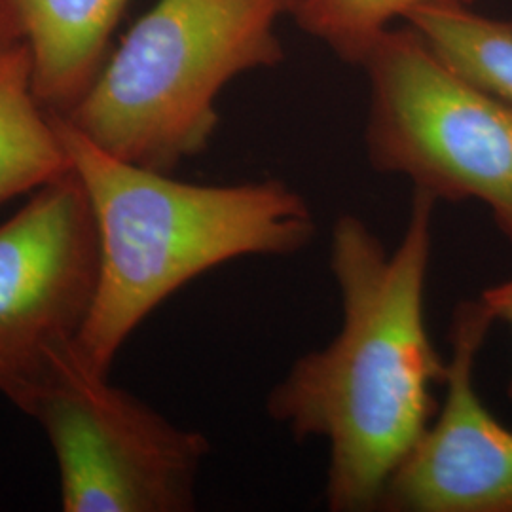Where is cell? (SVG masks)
Here are the masks:
<instances>
[{
  "label": "cell",
  "mask_w": 512,
  "mask_h": 512,
  "mask_svg": "<svg viewBox=\"0 0 512 512\" xmlns=\"http://www.w3.org/2000/svg\"><path fill=\"white\" fill-rule=\"evenodd\" d=\"M435 205L414 190L395 251L357 215L334 220L330 270L342 327L329 346L296 359L268 395V416L294 439L329 444V511H380L393 471L439 410L448 357L425 319Z\"/></svg>",
  "instance_id": "1"
},
{
  "label": "cell",
  "mask_w": 512,
  "mask_h": 512,
  "mask_svg": "<svg viewBox=\"0 0 512 512\" xmlns=\"http://www.w3.org/2000/svg\"><path fill=\"white\" fill-rule=\"evenodd\" d=\"M92 205L99 285L74 340L82 363L109 376L131 332L169 296L241 256L294 255L317 224L287 183L194 184L128 164L52 112Z\"/></svg>",
  "instance_id": "2"
},
{
  "label": "cell",
  "mask_w": 512,
  "mask_h": 512,
  "mask_svg": "<svg viewBox=\"0 0 512 512\" xmlns=\"http://www.w3.org/2000/svg\"><path fill=\"white\" fill-rule=\"evenodd\" d=\"M289 0H158L65 116L95 147L162 173L200 156L217 99L239 74L283 59Z\"/></svg>",
  "instance_id": "3"
},
{
  "label": "cell",
  "mask_w": 512,
  "mask_h": 512,
  "mask_svg": "<svg viewBox=\"0 0 512 512\" xmlns=\"http://www.w3.org/2000/svg\"><path fill=\"white\" fill-rule=\"evenodd\" d=\"M370 165L437 202L482 203L512 245V107L450 69L414 27L387 29L363 65Z\"/></svg>",
  "instance_id": "4"
},
{
  "label": "cell",
  "mask_w": 512,
  "mask_h": 512,
  "mask_svg": "<svg viewBox=\"0 0 512 512\" xmlns=\"http://www.w3.org/2000/svg\"><path fill=\"white\" fill-rule=\"evenodd\" d=\"M54 450L65 512H188L211 452L202 433L84 365L74 344L57 349L16 404Z\"/></svg>",
  "instance_id": "5"
},
{
  "label": "cell",
  "mask_w": 512,
  "mask_h": 512,
  "mask_svg": "<svg viewBox=\"0 0 512 512\" xmlns=\"http://www.w3.org/2000/svg\"><path fill=\"white\" fill-rule=\"evenodd\" d=\"M97 285V228L73 171L0 226V397L16 406L55 351L74 344Z\"/></svg>",
  "instance_id": "6"
},
{
  "label": "cell",
  "mask_w": 512,
  "mask_h": 512,
  "mask_svg": "<svg viewBox=\"0 0 512 512\" xmlns=\"http://www.w3.org/2000/svg\"><path fill=\"white\" fill-rule=\"evenodd\" d=\"M494 323L480 298L454 310L444 399L393 471L380 511L512 512V429L482 403L475 382Z\"/></svg>",
  "instance_id": "7"
},
{
  "label": "cell",
  "mask_w": 512,
  "mask_h": 512,
  "mask_svg": "<svg viewBox=\"0 0 512 512\" xmlns=\"http://www.w3.org/2000/svg\"><path fill=\"white\" fill-rule=\"evenodd\" d=\"M129 2L12 0L44 109L67 114L92 88Z\"/></svg>",
  "instance_id": "8"
},
{
  "label": "cell",
  "mask_w": 512,
  "mask_h": 512,
  "mask_svg": "<svg viewBox=\"0 0 512 512\" xmlns=\"http://www.w3.org/2000/svg\"><path fill=\"white\" fill-rule=\"evenodd\" d=\"M54 114L35 92L25 42L0 52V207L73 173Z\"/></svg>",
  "instance_id": "9"
},
{
  "label": "cell",
  "mask_w": 512,
  "mask_h": 512,
  "mask_svg": "<svg viewBox=\"0 0 512 512\" xmlns=\"http://www.w3.org/2000/svg\"><path fill=\"white\" fill-rule=\"evenodd\" d=\"M406 21L450 69L512 107V21L467 4L421 6Z\"/></svg>",
  "instance_id": "10"
},
{
  "label": "cell",
  "mask_w": 512,
  "mask_h": 512,
  "mask_svg": "<svg viewBox=\"0 0 512 512\" xmlns=\"http://www.w3.org/2000/svg\"><path fill=\"white\" fill-rule=\"evenodd\" d=\"M473 0H289L287 14L310 37L325 42L351 65H363L376 40L397 18L429 4H471Z\"/></svg>",
  "instance_id": "11"
},
{
  "label": "cell",
  "mask_w": 512,
  "mask_h": 512,
  "mask_svg": "<svg viewBox=\"0 0 512 512\" xmlns=\"http://www.w3.org/2000/svg\"><path fill=\"white\" fill-rule=\"evenodd\" d=\"M480 300L486 306V310L490 311V315L494 317L495 323L501 321L503 325H507L512 336V279L488 287L480 294ZM507 397L512 403V368L509 385H507Z\"/></svg>",
  "instance_id": "12"
},
{
  "label": "cell",
  "mask_w": 512,
  "mask_h": 512,
  "mask_svg": "<svg viewBox=\"0 0 512 512\" xmlns=\"http://www.w3.org/2000/svg\"><path fill=\"white\" fill-rule=\"evenodd\" d=\"M23 42L18 16L12 0H0V52Z\"/></svg>",
  "instance_id": "13"
}]
</instances>
